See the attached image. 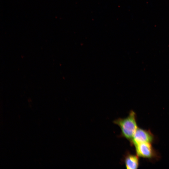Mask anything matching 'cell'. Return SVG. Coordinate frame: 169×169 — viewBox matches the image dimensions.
<instances>
[{
	"label": "cell",
	"instance_id": "obj_2",
	"mask_svg": "<svg viewBox=\"0 0 169 169\" xmlns=\"http://www.w3.org/2000/svg\"><path fill=\"white\" fill-rule=\"evenodd\" d=\"M151 143L144 142L134 146L137 155L141 157L152 159L158 156L157 153L152 146Z\"/></svg>",
	"mask_w": 169,
	"mask_h": 169
},
{
	"label": "cell",
	"instance_id": "obj_4",
	"mask_svg": "<svg viewBox=\"0 0 169 169\" xmlns=\"http://www.w3.org/2000/svg\"><path fill=\"white\" fill-rule=\"evenodd\" d=\"M138 156L130 153H127L124 158L125 167L128 169H136L139 165Z\"/></svg>",
	"mask_w": 169,
	"mask_h": 169
},
{
	"label": "cell",
	"instance_id": "obj_1",
	"mask_svg": "<svg viewBox=\"0 0 169 169\" xmlns=\"http://www.w3.org/2000/svg\"><path fill=\"white\" fill-rule=\"evenodd\" d=\"M113 123L120 127L121 130V136L131 142L138 128L135 112L131 110L126 117L115 119Z\"/></svg>",
	"mask_w": 169,
	"mask_h": 169
},
{
	"label": "cell",
	"instance_id": "obj_3",
	"mask_svg": "<svg viewBox=\"0 0 169 169\" xmlns=\"http://www.w3.org/2000/svg\"><path fill=\"white\" fill-rule=\"evenodd\" d=\"M154 139V136L150 131L138 127L131 143L134 146L144 142L152 143Z\"/></svg>",
	"mask_w": 169,
	"mask_h": 169
}]
</instances>
